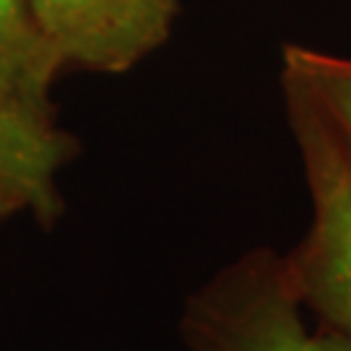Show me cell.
<instances>
[{
    "mask_svg": "<svg viewBox=\"0 0 351 351\" xmlns=\"http://www.w3.org/2000/svg\"><path fill=\"white\" fill-rule=\"evenodd\" d=\"M188 351H351L307 315L287 252L252 247L221 265L188 297L180 315Z\"/></svg>",
    "mask_w": 351,
    "mask_h": 351,
    "instance_id": "cell-1",
    "label": "cell"
},
{
    "mask_svg": "<svg viewBox=\"0 0 351 351\" xmlns=\"http://www.w3.org/2000/svg\"><path fill=\"white\" fill-rule=\"evenodd\" d=\"M281 86L313 211L289 274L307 315L351 343V154L300 88Z\"/></svg>",
    "mask_w": 351,
    "mask_h": 351,
    "instance_id": "cell-2",
    "label": "cell"
},
{
    "mask_svg": "<svg viewBox=\"0 0 351 351\" xmlns=\"http://www.w3.org/2000/svg\"><path fill=\"white\" fill-rule=\"evenodd\" d=\"M60 65L125 73L162 47L177 0H29Z\"/></svg>",
    "mask_w": 351,
    "mask_h": 351,
    "instance_id": "cell-3",
    "label": "cell"
},
{
    "mask_svg": "<svg viewBox=\"0 0 351 351\" xmlns=\"http://www.w3.org/2000/svg\"><path fill=\"white\" fill-rule=\"evenodd\" d=\"M73 154V141L37 110L0 88V190L24 211L50 221L60 208L58 177Z\"/></svg>",
    "mask_w": 351,
    "mask_h": 351,
    "instance_id": "cell-4",
    "label": "cell"
},
{
    "mask_svg": "<svg viewBox=\"0 0 351 351\" xmlns=\"http://www.w3.org/2000/svg\"><path fill=\"white\" fill-rule=\"evenodd\" d=\"M60 68L29 0H0V88L50 112V86Z\"/></svg>",
    "mask_w": 351,
    "mask_h": 351,
    "instance_id": "cell-5",
    "label": "cell"
},
{
    "mask_svg": "<svg viewBox=\"0 0 351 351\" xmlns=\"http://www.w3.org/2000/svg\"><path fill=\"white\" fill-rule=\"evenodd\" d=\"M281 84L300 88L351 154V60L302 45L281 55Z\"/></svg>",
    "mask_w": 351,
    "mask_h": 351,
    "instance_id": "cell-6",
    "label": "cell"
},
{
    "mask_svg": "<svg viewBox=\"0 0 351 351\" xmlns=\"http://www.w3.org/2000/svg\"><path fill=\"white\" fill-rule=\"evenodd\" d=\"M24 211L21 208V203L13 198L11 193H5V190H0V221L3 219H8V216H13V213Z\"/></svg>",
    "mask_w": 351,
    "mask_h": 351,
    "instance_id": "cell-7",
    "label": "cell"
}]
</instances>
